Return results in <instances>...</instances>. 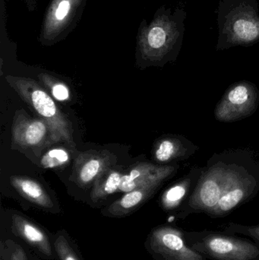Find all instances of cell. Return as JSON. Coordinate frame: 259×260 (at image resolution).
I'll return each instance as SVG.
<instances>
[{
    "label": "cell",
    "mask_w": 259,
    "mask_h": 260,
    "mask_svg": "<svg viewBox=\"0 0 259 260\" xmlns=\"http://www.w3.org/2000/svg\"><path fill=\"white\" fill-rule=\"evenodd\" d=\"M259 90L255 84L241 81L230 86L214 110L216 120L232 123L251 117L258 110Z\"/></svg>",
    "instance_id": "cell-6"
},
{
    "label": "cell",
    "mask_w": 259,
    "mask_h": 260,
    "mask_svg": "<svg viewBox=\"0 0 259 260\" xmlns=\"http://www.w3.org/2000/svg\"><path fill=\"white\" fill-rule=\"evenodd\" d=\"M234 31L239 39L242 41H254L258 38L259 35V28L258 26L247 20L240 19L234 23Z\"/></svg>",
    "instance_id": "cell-20"
},
{
    "label": "cell",
    "mask_w": 259,
    "mask_h": 260,
    "mask_svg": "<svg viewBox=\"0 0 259 260\" xmlns=\"http://www.w3.org/2000/svg\"><path fill=\"white\" fill-rule=\"evenodd\" d=\"M10 229L43 259H57L53 244L54 238L43 226L25 215L15 212L11 215Z\"/></svg>",
    "instance_id": "cell-9"
},
{
    "label": "cell",
    "mask_w": 259,
    "mask_h": 260,
    "mask_svg": "<svg viewBox=\"0 0 259 260\" xmlns=\"http://www.w3.org/2000/svg\"><path fill=\"white\" fill-rule=\"evenodd\" d=\"M144 247L155 260H208L189 246L183 229L168 224L154 228Z\"/></svg>",
    "instance_id": "cell-5"
},
{
    "label": "cell",
    "mask_w": 259,
    "mask_h": 260,
    "mask_svg": "<svg viewBox=\"0 0 259 260\" xmlns=\"http://www.w3.org/2000/svg\"><path fill=\"white\" fill-rule=\"evenodd\" d=\"M203 168H193L182 180L169 186L161 196L160 206L166 212H177L194 190Z\"/></svg>",
    "instance_id": "cell-14"
},
{
    "label": "cell",
    "mask_w": 259,
    "mask_h": 260,
    "mask_svg": "<svg viewBox=\"0 0 259 260\" xmlns=\"http://www.w3.org/2000/svg\"><path fill=\"white\" fill-rule=\"evenodd\" d=\"M1 260H29L22 247L11 240L1 242Z\"/></svg>",
    "instance_id": "cell-22"
},
{
    "label": "cell",
    "mask_w": 259,
    "mask_h": 260,
    "mask_svg": "<svg viewBox=\"0 0 259 260\" xmlns=\"http://www.w3.org/2000/svg\"><path fill=\"white\" fill-rule=\"evenodd\" d=\"M38 79L47 88L53 99L59 102H67L69 100L71 93L69 88L62 81L56 79L47 73L38 75Z\"/></svg>",
    "instance_id": "cell-19"
},
{
    "label": "cell",
    "mask_w": 259,
    "mask_h": 260,
    "mask_svg": "<svg viewBox=\"0 0 259 260\" xmlns=\"http://www.w3.org/2000/svg\"><path fill=\"white\" fill-rule=\"evenodd\" d=\"M125 172L122 168H110L104 171L94 182L91 192L94 203L104 200L112 194L118 192Z\"/></svg>",
    "instance_id": "cell-16"
},
{
    "label": "cell",
    "mask_w": 259,
    "mask_h": 260,
    "mask_svg": "<svg viewBox=\"0 0 259 260\" xmlns=\"http://www.w3.org/2000/svg\"><path fill=\"white\" fill-rule=\"evenodd\" d=\"M259 192V160L246 149L225 150L213 154L202 170L188 200L176 218L205 213L211 218H225Z\"/></svg>",
    "instance_id": "cell-1"
},
{
    "label": "cell",
    "mask_w": 259,
    "mask_h": 260,
    "mask_svg": "<svg viewBox=\"0 0 259 260\" xmlns=\"http://www.w3.org/2000/svg\"><path fill=\"white\" fill-rule=\"evenodd\" d=\"M178 165H156L138 162L125 172L119 192H128L155 181H165L174 175Z\"/></svg>",
    "instance_id": "cell-11"
},
{
    "label": "cell",
    "mask_w": 259,
    "mask_h": 260,
    "mask_svg": "<svg viewBox=\"0 0 259 260\" xmlns=\"http://www.w3.org/2000/svg\"><path fill=\"white\" fill-rule=\"evenodd\" d=\"M87 0H52L44 15L39 41L50 46L65 39L82 18Z\"/></svg>",
    "instance_id": "cell-4"
},
{
    "label": "cell",
    "mask_w": 259,
    "mask_h": 260,
    "mask_svg": "<svg viewBox=\"0 0 259 260\" xmlns=\"http://www.w3.org/2000/svg\"><path fill=\"white\" fill-rule=\"evenodd\" d=\"M164 182H152L126 192L121 198L103 209L102 215L109 218H121L132 215L155 195Z\"/></svg>",
    "instance_id": "cell-12"
},
{
    "label": "cell",
    "mask_w": 259,
    "mask_h": 260,
    "mask_svg": "<svg viewBox=\"0 0 259 260\" xmlns=\"http://www.w3.org/2000/svg\"><path fill=\"white\" fill-rule=\"evenodd\" d=\"M199 150V147L182 136H166L155 142L153 157L158 163H169L188 159Z\"/></svg>",
    "instance_id": "cell-13"
},
{
    "label": "cell",
    "mask_w": 259,
    "mask_h": 260,
    "mask_svg": "<svg viewBox=\"0 0 259 260\" xmlns=\"http://www.w3.org/2000/svg\"><path fill=\"white\" fill-rule=\"evenodd\" d=\"M223 232L231 235H240L251 238L259 245V224L256 225H245L230 222L224 227Z\"/></svg>",
    "instance_id": "cell-21"
},
{
    "label": "cell",
    "mask_w": 259,
    "mask_h": 260,
    "mask_svg": "<svg viewBox=\"0 0 259 260\" xmlns=\"http://www.w3.org/2000/svg\"><path fill=\"white\" fill-rule=\"evenodd\" d=\"M9 180L12 187L33 206L53 213L59 212L57 203L39 182L26 176H12Z\"/></svg>",
    "instance_id": "cell-15"
},
{
    "label": "cell",
    "mask_w": 259,
    "mask_h": 260,
    "mask_svg": "<svg viewBox=\"0 0 259 260\" xmlns=\"http://www.w3.org/2000/svg\"><path fill=\"white\" fill-rule=\"evenodd\" d=\"M6 80L39 118L47 122L53 133L54 142H65L74 145L71 122L44 88L29 78L7 76Z\"/></svg>",
    "instance_id": "cell-2"
},
{
    "label": "cell",
    "mask_w": 259,
    "mask_h": 260,
    "mask_svg": "<svg viewBox=\"0 0 259 260\" xmlns=\"http://www.w3.org/2000/svg\"><path fill=\"white\" fill-rule=\"evenodd\" d=\"M53 238L55 252L58 260H84L77 245L65 230L59 231Z\"/></svg>",
    "instance_id": "cell-17"
},
{
    "label": "cell",
    "mask_w": 259,
    "mask_h": 260,
    "mask_svg": "<svg viewBox=\"0 0 259 260\" xmlns=\"http://www.w3.org/2000/svg\"><path fill=\"white\" fill-rule=\"evenodd\" d=\"M189 246L207 259L259 260V245L236 235L213 231H185Z\"/></svg>",
    "instance_id": "cell-3"
},
{
    "label": "cell",
    "mask_w": 259,
    "mask_h": 260,
    "mask_svg": "<svg viewBox=\"0 0 259 260\" xmlns=\"http://www.w3.org/2000/svg\"><path fill=\"white\" fill-rule=\"evenodd\" d=\"M71 156L68 150L59 147L48 150L40 160L41 168L55 169L65 167L70 162Z\"/></svg>",
    "instance_id": "cell-18"
},
{
    "label": "cell",
    "mask_w": 259,
    "mask_h": 260,
    "mask_svg": "<svg viewBox=\"0 0 259 260\" xmlns=\"http://www.w3.org/2000/svg\"><path fill=\"white\" fill-rule=\"evenodd\" d=\"M170 33L164 22L155 17L152 22L141 21L137 36V51L141 59L147 62H161L171 50Z\"/></svg>",
    "instance_id": "cell-8"
},
{
    "label": "cell",
    "mask_w": 259,
    "mask_h": 260,
    "mask_svg": "<svg viewBox=\"0 0 259 260\" xmlns=\"http://www.w3.org/2000/svg\"><path fill=\"white\" fill-rule=\"evenodd\" d=\"M114 157L107 151H89L80 153L75 160L70 180L83 189L94 185V182L112 166Z\"/></svg>",
    "instance_id": "cell-10"
},
{
    "label": "cell",
    "mask_w": 259,
    "mask_h": 260,
    "mask_svg": "<svg viewBox=\"0 0 259 260\" xmlns=\"http://www.w3.org/2000/svg\"><path fill=\"white\" fill-rule=\"evenodd\" d=\"M29 12H33L36 9L38 0H24Z\"/></svg>",
    "instance_id": "cell-23"
},
{
    "label": "cell",
    "mask_w": 259,
    "mask_h": 260,
    "mask_svg": "<svg viewBox=\"0 0 259 260\" xmlns=\"http://www.w3.org/2000/svg\"><path fill=\"white\" fill-rule=\"evenodd\" d=\"M52 143L53 133L45 120L29 117L23 110L15 112L12 126L13 149H38Z\"/></svg>",
    "instance_id": "cell-7"
}]
</instances>
